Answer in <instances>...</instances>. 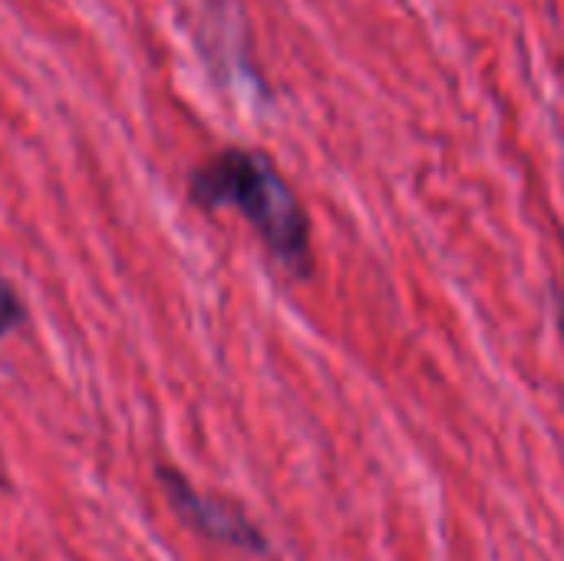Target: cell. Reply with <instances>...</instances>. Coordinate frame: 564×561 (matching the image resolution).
Returning a JSON list of instances; mask_svg holds the SVG:
<instances>
[{
    "mask_svg": "<svg viewBox=\"0 0 564 561\" xmlns=\"http://www.w3.org/2000/svg\"><path fill=\"white\" fill-rule=\"evenodd\" d=\"M188 198L202 212H238L284 271L311 274V218L268 152L241 145L215 152L188 175Z\"/></svg>",
    "mask_w": 564,
    "mask_h": 561,
    "instance_id": "cell-1",
    "label": "cell"
},
{
    "mask_svg": "<svg viewBox=\"0 0 564 561\" xmlns=\"http://www.w3.org/2000/svg\"><path fill=\"white\" fill-rule=\"evenodd\" d=\"M159 483L165 489V499L178 513V519L185 526H192L195 532H202L205 539H215V542H225V546H235L245 552H268L264 532L241 513V506H235L221 496L198 493L175 470H159Z\"/></svg>",
    "mask_w": 564,
    "mask_h": 561,
    "instance_id": "cell-2",
    "label": "cell"
},
{
    "mask_svg": "<svg viewBox=\"0 0 564 561\" xmlns=\"http://www.w3.org/2000/svg\"><path fill=\"white\" fill-rule=\"evenodd\" d=\"M23 324V301L17 298L13 284L0 274V337L17 331Z\"/></svg>",
    "mask_w": 564,
    "mask_h": 561,
    "instance_id": "cell-3",
    "label": "cell"
},
{
    "mask_svg": "<svg viewBox=\"0 0 564 561\" xmlns=\"http://www.w3.org/2000/svg\"><path fill=\"white\" fill-rule=\"evenodd\" d=\"M558 337H562V347H564V298L558 301Z\"/></svg>",
    "mask_w": 564,
    "mask_h": 561,
    "instance_id": "cell-4",
    "label": "cell"
}]
</instances>
